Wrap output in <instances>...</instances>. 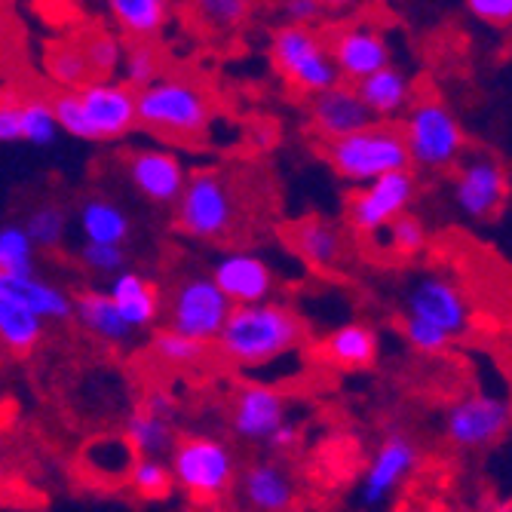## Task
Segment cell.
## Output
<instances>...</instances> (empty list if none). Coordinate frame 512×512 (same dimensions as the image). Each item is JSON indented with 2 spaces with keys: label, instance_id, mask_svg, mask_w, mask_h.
Listing matches in <instances>:
<instances>
[{
  "label": "cell",
  "instance_id": "1",
  "mask_svg": "<svg viewBox=\"0 0 512 512\" xmlns=\"http://www.w3.org/2000/svg\"><path fill=\"white\" fill-rule=\"evenodd\" d=\"M304 344V319L286 301L240 304L230 310L215 338V353L234 368H264L298 353Z\"/></svg>",
  "mask_w": 512,
  "mask_h": 512
},
{
  "label": "cell",
  "instance_id": "2",
  "mask_svg": "<svg viewBox=\"0 0 512 512\" xmlns=\"http://www.w3.org/2000/svg\"><path fill=\"white\" fill-rule=\"evenodd\" d=\"M135 111L138 129L172 145L206 142L215 123L212 92L188 74H163L151 86L138 89Z\"/></svg>",
  "mask_w": 512,
  "mask_h": 512
},
{
  "label": "cell",
  "instance_id": "3",
  "mask_svg": "<svg viewBox=\"0 0 512 512\" xmlns=\"http://www.w3.org/2000/svg\"><path fill=\"white\" fill-rule=\"evenodd\" d=\"M59 132L77 142H120L138 129L135 89L123 80H89L80 89H59L50 99Z\"/></svg>",
  "mask_w": 512,
  "mask_h": 512
},
{
  "label": "cell",
  "instance_id": "4",
  "mask_svg": "<svg viewBox=\"0 0 512 512\" xmlns=\"http://www.w3.org/2000/svg\"><path fill=\"white\" fill-rule=\"evenodd\" d=\"M399 132L408 151V163L421 172H451L467 157V132L457 114L436 92L414 96L408 111L399 117Z\"/></svg>",
  "mask_w": 512,
  "mask_h": 512
},
{
  "label": "cell",
  "instance_id": "5",
  "mask_svg": "<svg viewBox=\"0 0 512 512\" xmlns=\"http://www.w3.org/2000/svg\"><path fill=\"white\" fill-rule=\"evenodd\" d=\"M172 209H175V227L197 243H221L227 237H234L243 218V200L237 181L234 175H227L221 169L191 172Z\"/></svg>",
  "mask_w": 512,
  "mask_h": 512
},
{
  "label": "cell",
  "instance_id": "6",
  "mask_svg": "<svg viewBox=\"0 0 512 512\" xmlns=\"http://www.w3.org/2000/svg\"><path fill=\"white\" fill-rule=\"evenodd\" d=\"M175 488L197 503H218L230 497L240 473L237 451L227 439L212 433H188L169 451Z\"/></svg>",
  "mask_w": 512,
  "mask_h": 512
},
{
  "label": "cell",
  "instance_id": "7",
  "mask_svg": "<svg viewBox=\"0 0 512 512\" xmlns=\"http://www.w3.org/2000/svg\"><path fill=\"white\" fill-rule=\"evenodd\" d=\"M322 157L341 181L356 184V188L390 172L411 169L402 132L396 123H371L353 135L325 142Z\"/></svg>",
  "mask_w": 512,
  "mask_h": 512
},
{
  "label": "cell",
  "instance_id": "8",
  "mask_svg": "<svg viewBox=\"0 0 512 512\" xmlns=\"http://www.w3.org/2000/svg\"><path fill=\"white\" fill-rule=\"evenodd\" d=\"M270 65L276 77L283 80L298 96L313 99L316 92L341 83L335 68L329 37L319 28L307 25H279L270 34Z\"/></svg>",
  "mask_w": 512,
  "mask_h": 512
},
{
  "label": "cell",
  "instance_id": "9",
  "mask_svg": "<svg viewBox=\"0 0 512 512\" xmlns=\"http://www.w3.org/2000/svg\"><path fill=\"white\" fill-rule=\"evenodd\" d=\"M230 310H234V304L224 298V292L215 286V279L203 270L181 273L163 295L166 329L209 347L215 344Z\"/></svg>",
  "mask_w": 512,
  "mask_h": 512
},
{
  "label": "cell",
  "instance_id": "10",
  "mask_svg": "<svg viewBox=\"0 0 512 512\" xmlns=\"http://www.w3.org/2000/svg\"><path fill=\"white\" fill-rule=\"evenodd\" d=\"M414 197H417L414 169L390 172L384 178L368 181L362 188H356L344 203L347 227L362 240H375V237H381V230L390 221L411 212Z\"/></svg>",
  "mask_w": 512,
  "mask_h": 512
},
{
  "label": "cell",
  "instance_id": "11",
  "mask_svg": "<svg viewBox=\"0 0 512 512\" xmlns=\"http://www.w3.org/2000/svg\"><path fill=\"white\" fill-rule=\"evenodd\" d=\"M402 316L430 322L433 329L445 332L451 341L467 338L473 329V304L467 298V289H463L454 276L439 273V270L421 273L408 286Z\"/></svg>",
  "mask_w": 512,
  "mask_h": 512
},
{
  "label": "cell",
  "instance_id": "12",
  "mask_svg": "<svg viewBox=\"0 0 512 512\" xmlns=\"http://www.w3.org/2000/svg\"><path fill=\"white\" fill-rule=\"evenodd\" d=\"M512 430V402L488 393L463 396L445 411V439L460 451H488Z\"/></svg>",
  "mask_w": 512,
  "mask_h": 512
},
{
  "label": "cell",
  "instance_id": "13",
  "mask_svg": "<svg viewBox=\"0 0 512 512\" xmlns=\"http://www.w3.org/2000/svg\"><path fill=\"white\" fill-rule=\"evenodd\" d=\"M123 178L145 203L172 209L191 178V169L178 151L138 145L123 154Z\"/></svg>",
  "mask_w": 512,
  "mask_h": 512
},
{
  "label": "cell",
  "instance_id": "14",
  "mask_svg": "<svg viewBox=\"0 0 512 512\" xmlns=\"http://www.w3.org/2000/svg\"><path fill=\"white\" fill-rule=\"evenodd\" d=\"M451 197L463 218L494 221L509 200V175L491 154H470L454 166Z\"/></svg>",
  "mask_w": 512,
  "mask_h": 512
},
{
  "label": "cell",
  "instance_id": "15",
  "mask_svg": "<svg viewBox=\"0 0 512 512\" xmlns=\"http://www.w3.org/2000/svg\"><path fill=\"white\" fill-rule=\"evenodd\" d=\"M417 463H421V448H417V442L402 430L387 433L359 479V488H356L359 506L368 512L387 506L396 497V491L408 482V476L417 470Z\"/></svg>",
  "mask_w": 512,
  "mask_h": 512
},
{
  "label": "cell",
  "instance_id": "16",
  "mask_svg": "<svg viewBox=\"0 0 512 512\" xmlns=\"http://www.w3.org/2000/svg\"><path fill=\"white\" fill-rule=\"evenodd\" d=\"M230 494L240 512H292L298 503V482L283 457L261 454L240 467Z\"/></svg>",
  "mask_w": 512,
  "mask_h": 512
},
{
  "label": "cell",
  "instance_id": "17",
  "mask_svg": "<svg viewBox=\"0 0 512 512\" xmlns=\"http://www.w3.org/2000/svg\"><path fill=\"white\" fill-rule=\"evenodd\" d=\"M325 37H329V50L344 83H359L375 71L393 65L390 40L371 19L344 22Z\"/></svg>",
  "mask_w": 512,
  "mask_h": 512
},
{
  "label": "cell",
  "instance_id": "18",
  "mask_svg": "<svg viewBox=\"0 0 512 512\" xmlns=\"http://www.w3.org/2000/svg\"><path fill=\"white\" fill-rule=\"evenodd\" d=\"M209 276L215 279V286L224 292V298L234 307L270 301L276 292V276H273L270 261L261 258L258 252H249V249L221 252L212 261Z\"/></svg>",
  "mask_w": 512,
  "mask_h": 512
},
{
  "label": "cell",
  "instance_id": "19",
  "mask_svg": "<svg viewBox=\"0 0 512 512\" xmlns=\"http://www.w3.org/2000/svg\"><path fill=\"white\" fill-rule=\"evenodd\" d=\"M286 417H289V402L283 393L267 384H246L234 393L227 424L237 442L261 448Z\"/></svg>",
  "mask_w": 512,
  "mask_h": 512
},
{
  "label": "cell",
  "instance_id": "20",
  "mask_svg": "<svg viewBox=\"0 0 512 512\" xmlns=\"http://www.w3.org/2000/svg\"><path fill=\"white\" fill-rule=\"evenodd\" d=\"M178 402L166 390H151L145 402L138 405L123 427V439L135 451V457H169V451L178 442L175 430Z\"/></svg>",
  "mask_w": 512,
  "mask_h": 512
},
{
  "label": "cell",
  "instance_id": "21",
  "mask_svg": "<svg viewBox=\"0 0 512 512\" xmlns=\"http://www.w3.org/2000/svg\"><path fill=\"white\" fill-rule=\"evenodd\" d=\"M371 123H375V117H371L368 108L362 105L356 86L344 83V80L316 92L307 105V126L322 145L335 142V138H344V135H353Z\"/></svg>",
  "mask_w": 512,
  "mask_h": 512
},
{
  "label": "cell",
  "instance_id": "22",
  "mask_svg": "<svg viewBox=\"0 0 512 512\" xmlns=\"http://www.w3.org/2000/svg\"><path fill=\"white\" fill-rule=\"evenodd\" d=\"M0 295H7L37 313L46 325L74 319V295L40 273H4L0 270Z\"/></svg>",
  "mask_w": 512,
  "mask_h": 512
},
{
  "label": "cell",
  "instance_id": "23",
  "mask_svg": "<svg viewBox=\"0 0 512 512\" xmlns=\"http://www.w3.org/2000/svg\"><path fill=\"white\" fill-rule=\"evenodd\" d=\"M105 292L117 304L120 316L132 325L135 335L151 332L154 325L163 319V292H160V286L154 283V279H148L145 273L126 267L123 273L108 279Z\"/></svg>",
  "mask_w": 512,
  "mask_h": 512
},
{
  "label": "cell",
  "instance_id": "24",
  "mask_svg": "<svg viewBox=\"0 0 512 512\" xmlns=\"http://www.w3.org/2000/svg\"><path fill=\"white\" fill-rule=\"evenodd\" d=\"M289 243L292 249L298 252V258L313 267V270H338L347 258V237L344 230L329 221L325 215H307V218H298L292 227H289Z\"/></svg>",
  "mask_w": 512,
  "mask_h": 512
},
{
  "label": "cell",
  "instance_id": "25",
  "mask_svg": "<svg viewBox=\"0 0 512 512\" xmlns=\"http://www.w3.org/2000/svg\"><path fill=\"white\" fill-rule=\"evenodd\" d=\"M362 105L368 108V114L375 117V123H390L399 120L408 105L414 102V80L408 77V71H402L399 65H387L381 71H375L371 77L353 83Z\"/></svg>",
  "mask_w": 512,
  "mask_h": 512
},
{
  "label": "cell",
  "instance_id": "26",
  "mask_svg": "<svg viewBox=\"0 0 512 512\" xmlns=\"http://www.w3.org/2000/svg\"><path fill=\"white\" fill-rule=\"evenodd\" d=\"M74 322L108 347H129L135 341L132 325L120 316L105 289H83L74 295Z\"/></svg>",
  "mask_w": 512,
  "mask_h": 512
},
{
  "label": "cell",
  "instance_id": "27",
  "mask_svg": "<svg viewBox=\"0 0 512 512\" xmlns=\"http://www.w3.org/2000/svg\"><path fill=\"white\" fill-rule=\"evenodd\" d=\"M319 356L344 371L371 368L381 356V335L365 322H344L322 338Z\"/></svg>",
  "mask_w": 512,
  "mask_h": 512
},
{
  "label": "cell",
  "instance_id": "28",
  "mask_svg": "<svg viewBox=\"0 0 512 512\" xmlns=\"http://www.w3.org/2000/svg\"><path fill=\"white\" fill-rule=\"evenodd\" d=\"M77 230L86 243L126 246L132 240V215L117 200L92 194L77 206Z\"/></svg>",
  "mask_w": 512,
  "mask_h": 512
},
{
  "label": "cell",
  "instance_id": "29",
  "mask_svg": "<svg viewBox=\"0 0 512 512\" xmlns=\"http://www.w3.org/2000/svg\"><path fill=\"white\" fill-rule=\"evenodd\" d=\"M105 10L123 40H154L172 19L169 0H105Z\"/></svg>",
  "mask_w": 512,
  "mask_h": 512
},
{
  "label": "cell",
  "instance_id": "30",
  "mask_svg": "<svg viewBox=\"0 0 512 512\" xmlns=\"http://www.w3.org/2000/svg\"><path fill=\"white\" fill-rule=\"evenodd\" d=\"M46 338V322L31 313L25 304L0 295V347L16 353V356H28L34 353Z\"/></svg>",
  "mask_w": 512,
  "mask_h": 512
},
{
  "label": "cell",
  "instance_id": "31",
  "mask_svg": "<svg viewBox=\"0 0 512 512\" xmlns=\"http://www.w3.org/2000/svg\"><path fill=\"white\" fill-rule=\"evenodd\" d=\"M135 463V451L123 436H96L83 448V467L105 482H126Z\"/></svg>",
  "mask_w": 512,
  "mask_h": 512
},
{
  "label": "cell",
  "instance_id": "32",
  "mask_svg": "<svg viewBox=\"0 0 512 512\" xmlns=\"http://www.w3.org/2000/svg\"><path fill=\"white\" fill-rule=\"evenodd\" d=\"M68 221H71V215L62 203L40 200L28 209L22 227L31 237V243L37 246V252H56L68 237Z\"/></svg>",
  "mask_w": 512,
  "mask_h": 512
},
{
  "label": "cell",
  "instance_id": "33",
  "mask_svg": "<svg viewBox=\"0 0 512 512\" xmlns=\"http://www.w3.org/2000/svg\"><path fill=\"white\" fill-rule=\"evenodd\" d=\"M43 71L50 77V83H56L59 89H80L83 83L96 80L89 71V62L83 56V46L77 37L53 43L43 56Z\"/></svg>",
  "mask_w": 512,
  "mask_h": 512
},
{
  "label": "cell",
  "instance_id": "34",
  "mask_svg": "<svg viewBox=\"0 0 512 512\" xmlns=\"http://www.w3.org/2000/svg\"><path fill=\"white\" fill-rule=\"evenodd\" d=\"M166 74V56L154 40H132L120 62V80L129 89H145Z\"/></svg>",
  "mask_w": 512,
  "mask_h": 512
},
{
  "label": "cell",
  "instance_id": "35",
  "mask_svg": "<svg viewBox=\"0 0 512 512\" xmlns=\"http://www.w3.org/2000/svg\"><path fill=\"white\" fill-rule=\"evenodd\" d=\"M194 25L209 34H230L246 25L252 13V0H191L188 7Z\"/></svg>",
  "mask_w": 512,
  "mask_h": 512
},
{
  "label": "cell",
  "instance_id": "36",
  "mask_svg": "<svg viewBox=\"0 0 512 512\" xmlns=\"http://www.w3.org/2000/svg\"><path fill=\"white\" fill-rule=\"evenodd\" d=\"M83 56L89 62V71L96 80H111L120 74V62L126 53V40L117 31H105V28H92L80 37Z\"/></svg>",
  "mask_w": 512,
  "mask_h": 512
},
{
  "label": "cell",
  "instance_id": "37",
  "mask_svg": "<svg viewBox=\"0 0 512 512\" xmlns=\"http://www.w3.org/2000/svg\"><path fill=\"white\" fill-rule=\"evenodd\" d=\"M126 485L135 497L142 500H166L175 491V479L169 470V460L166 457H135L132 470L126 476Z\"/></svg>",
  "mask_w": 512,
  "mask_h": 512
},
{
  "label": "cell",
  "instance_id": "38",
  "mask_svg": "<svg viewBox=\"0 0 512 512\" xmlns=\"http://www.w3.org/2000/svg\"><path fill=\"white\" fill-rule=\"evenodd\" d=\"M384 249L402 261H411L417 255H424L427 246H430V230L424 224L421 215H414V212H405L399 215L396 221H390L384 230Z\"/></svg>",
  "mask_w": 512,
  "mask_h": 512
},
{
  "label": "cell",
  "instance_id": "39",
  "mask_svg": "<svg viewBox=\"0 0 512 512\" xmlns=\"http://www.w3.org/2000/svg\"><path fill=\"white\" fill-rule=\"evenodd\" d=\"M151 350H154V356L163 362V365H172V368H197V365H203V359L209 356V344H200V341H194V338H184V335H178V332H172V329H157L154 335H151Z\"/></svg>",
  "mask_w": 512,
  "mask_h": 512
},
{
  "label": "cell",
  "instance_id": "40",
  "mask_svg": "<svg viewBox=\"0 0 512 512\" xmlns=\"http://www.w3.org/2000/svg\"><path fill=\"white\" fill-rule=\"evenodd\" d=\"M59 123L50 99L28 96L22 99V142L31 148H53L59 138Z\"/></svg>",
  "mask_w": 512,
  "mask_h": 512
},
{
  "label": "cell",
  "instance_id": "41",
  "mask_svg": "<svg viewBox=\"0 0 512 512\" xmlns=\"http://www.w3.org/2000/svg\"><path fill=\"white\" fill-rule=\"evenodd\" d=\"M0 270L37 273V246L22 224H0Z\"/></svg>",
  "mask_w": 512,
  "mask_h": 512
},
{
  "label": "cell",
  "instance_id": "42",
  "mask_svg": "<svg viewBox=\"0 0 512 512\" xmlns=\"http://www.w3.org/2000/svg\"><path fill=\"white\" fill-rule=\"evenodd\" d=\"M77 261L89 276L99 279H114L117 273H123L129 267V255L126 246H108V243H80L77 249Z\"/></svg>",
  "mask_w": 512,
  "mask_h": 512
},
{
  "label": "cell",
  "instance_id": "43",
  "mask_svg": "<svg viewBox=\"0 0 512 512\" xmlns=\"http://www.w3.org/2000/svg\"><path fill=\"white\" fill-rule=\"evenodd\" d=\"M399 329H402V338H405V344L411 350L427 353V356H439V353H445L454 344L445 332L433 329L430 322H421V319H414V316H402Z\"/></svg>",
  "mask_w": 512,
  "mask_h": 512
},
{
  "label": "cell",
  "instance_id": "44",
  "mask_svg": "<svg viewBox=\"0 0 512 512\" xmlns=\"http://www.w3.org/2000/svg\"><path fill=\"white\" fill-rule=\"evenodd\" d=\"M463 4L491 28H512V0H463Z\"/></svg>",
  "mask_w": 512,
  "mask_h": 512
},
{
  "label": "cell",
  "instance_id": "45",
  "mask_svg": "<svg viewBox=\"0 0 512 512\" xmlns=\"http://www.w3.org/2000/svg\"><path fill=\"white\" fill-rule=\"evenodd\" d=\"M22 142V96L0 99V145Z\"/></svg>",
  "mask_w": 512,
  "mask_h": 512
},
{
  "label": "cell",
  "instance_id": "46",
  "mask_svg": "<svg viewBox=\"0 0 512 512\" xmlns=\"http://www.w3.org/2000/svg\"><path fill=\"white\" fill-rule=\"evenodd\" d=\"M298 445H301V427L292 421V417H286V421L267 436V442L261 448L270 457H289L292 451H298Z\"/></svg>",
  "mask_w": 512,
  "mask_h": 512
},
{
  "label": "cell",
  "instance_id": "47",
  "mask_svg": "<svg viewBox=\"0 0 512 512\" xmlns=\"http://www.w3.org/2000/svg\"><path fill=\"white\" fill-rule=\"evenodd\" d=\"M279 13H283L286 25H307V28H316V22L325 16V10L316 0H279Z\"/></svg>",
  "mask_w": 512,
  "mask_h": 512
},
{
  "label": "cell",
  "instance_id": "48",
  "mask_svg": "<svg viewBox=\"0 0 512 512\" xmlns=\"http://www.w3.org/2000/svg\"><path fill=\"white\" fill-rule=\"evenodd\" d=\"M316 4H319L325 13H350V10L362 7L365 0H316Z\"/></svg>",
  "mask_w": 512,
  "mask_h": 512
},
{
  "label": "cell",
  "instance_id": "49",
  "mask_svg": "<svg viewBox=\"0 0 512 512\" xmlns=\"http://www.w3.org/2000/svg\"><path fill=\"white\" fill-rule=\"evenodd\" d=\"M169 4H172V7H188L191 0H169Z\"/></svg>",
  "mask_w": 512,
  "mask_h": 512
},
{
  "label": "cell",
  "instance_id": "50",
  "mask_svg": "<svg viewBox=\"0 0 512 512\" xmlns=\"http://www.w3.org/2000/svg\"><path fill=\"white\" fill-rule=\"evenodd\" d=\"M399 512H414V509H399Z\"/></svg>",
  "mask_w": 512,
  "mask_h": 512
},
{
  "label": "cell",
  "instance_id": "51",
  "mask_svg": "<svg viewBox=\"0 0 512 512\" xmlns=\"http://www.w3.org/2000/svg\"><path fill=\"white\" fill-rule=\"evenodd\" d=\"M509 347H512V338H509Z\"/></svg>",
  "mask_w": 512,
  "mask_h": 512
}]
</instances>
